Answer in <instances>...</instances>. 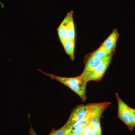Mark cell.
<instances>
[{
    "mask_svg": "<svg viewBox=\"0 0 135 135\" xmlns=\"http://www.w3.org/2000/svg\"><path fill=\"white\" fill-rule=\"evenodd\" d=\"M88 125L90 126L95 135H102L100 120L95 124H89Z\"/></svg>",
    "mask_w": 135,
    "mask_h": 135,
    "instance_id": "obj_12",
    "label": "cell"
},
{
    "mask_svg": "<svg viewBox=\"0 0 135 135\" xmlns=\"http://www.w3.org/2000/svg\"><path fill=\"white\" fill-rule=\"evenodd\" d=\"M118 104V118L123 122L129 130L132 131L135 126L133 122L130 107L122 100L118 93L116 94Z\"/></svg>",
    "mask_w": 135,
    "mask_h": 135,
    "instance_id": "obj_3",
    "label": "cell"
},
{
    "mask_svg": "<svg viewBox=\"0 0 135 135\" xmlns=\"http://www.w3.org/2000/svg\"><path fill=\"white\" fill-rule=\"evenodd\" d=\"M114 54H110L106 57L101 58H90L87 57L84 70L81 75L86 81L89 77L94 72L97 68L104 61L112 58Z\"/></svg>",
    "mask_w": 135,
    "mask_h": 135,
    "instance_id": "obj_6",
    "label": "cell"
},
{
    "mask_svg": "<svg viewBox=\"0 0 135 135\" xmlns=\"http://www.w3.org/2000/svg\"><path fill=\"white\" fill-rule=\"evenodd\" d=\"M29 133H30V135H38L35 133V131L33 129L32 127L31 126V128L29 130Z\"/></svg>",
    "mask_w": 135,
    "mask_h": 135,
    "instance_id": "obj_14",
    "label": "cell"
},
{
    "mask_svg": "<svg viewBox=\"0 0 135 135\" xmlns=\"http://www.w3.org/2000/svg\"><path fill=\"white\" fill-rule=\"evenodd\" d=\"M92 104L77 105L72 111L65 125L70 127L82 120L92 106Z\"/></svg>",
    "mask_w": 135,
    "mask_h": 135,
    "instance_id": "obj_5",
    "label": "cell"
},
{
    "mask_svg": "<svg viewBox=\"0 0 135 135\" xmlns=\"http://www.w3.org/2000/svg\"><path fill=\"white\" fill-rule=\"evenodd\" d=\"M131 114H132V118L134 122L135 126V109H133V108H131Z\"/></svg>",
    "mask_w": 135,
    "mask_h": 135,
    "instance_id": "obj_13",
    "label": "cell"
},
{
    "mask_svg": "<svg viewBox=\"0 0 135 135\" xmlns=\"http://www.w3.org/2000/svg\"><path fill=\"white\" fill-rule=\"evenodd\" d=\"M109 55H110L102 44L96 50L89 54L88 57L90 58H101L106 57Z\"/></svg>",
    "mask_w": 135,
    "mask_h": 135,
    "instance_id": "obj_10",
    "label": "cell"
},
{
    "mask_svg": "<svg viewBox=\"0 0 135 135\" xmlns=\"http://www.w3.org/2000/svg\"><path fill=\"white\" fill-rule=\"evenodd\" d=\"M73 12V11L68 12L57 29L59 38L62 44L68 40H75V26L74 22Z\"/></svg>",
    "mask_w": 135,
    "mask_h": 135,
    "instance_id": "obj_2",
    "label": "cell"
},
{
    "mask_svg": "<svg viewBox=\"0 0 135 135\" xmlns=\"http://www.w3.org/2000/svg\"><path fill=\"white\" fill-rule=\"evenodd\" d=\"M69 127L65 125L57 130L53 129L49 135H68Z\"/></svg>",
    "mask_w": 135,
    "mask_h": 135,
    "instance_id": "obj_11",
    "label": "cell"
},
{
    "mask_svg": "<svg viewBox=\"0 0 135 135\" xmlns=\"http://www.w3.org/2000/svg\"><path fill=\"white\" fill-rule=\"evenodd\" d=\"M119 35L118 29H114L102 44L109 55L114 53Z\"/></svg>",
    "mask_w": 135,
    "mask_h": 135,
    "instance_id": "obj_8",
    "label": "cell"
},
{
    "mask_svg": "<svg viewBox=\"0 0 135 135\" xmlns=\"http://www.w3.org/2000/svg\"><path fill=\"white\" fill-rule=\"evenodd\" d=\"M38 70L44 75L49 77L51 79L56 80L70 88L80 98L83 102L87 99L86 87L87 82L81 74L75 77H62L52 74L47 73L41 70Z\"/></svg>",
    "mask_w": 135,
    "mask_h": 135,
    "instance_id": "obj_1",
    "label": "cell"
},
{
    "mask_svg": "<svg viewBox=\"0 0 135 135\" xmlns=\"http://www.w3.org/2000/svg\"><path fill=\"white\" fill-rule=\"evenodd\" d=\"M75 40H70L62 44L65 53L69 56L71 60L74 61L75 58Z\"/></svg>",
    "mask_w": 135,
    "mask_h": 135,
    "instance_id": "obj_9",
    "label": "cell"
},
{
    "mask_svg": "<svg viewBox=\"0 0 135 135\" xmlns=\"http://www.w3.org/2000/svg\"><path fill=\"white\" fill-rule=\"evenodd\" d=\"M110 102L92 103V106L84 118L79 122L74 124L75 126H81L85 127L88 126L94 118L102 114L105 110L111 104Z\"/></svg>",
    "mask_w": 135,
    "mask_h": 135,
    "instance_id": "obj_4",
    "label": "cell"
},
{
    "mask_svg": "<svg viewBox=\"0 0 135 135\" xmlns=\"http://www.w3.org/2000/svg\"><path fill=\"white\" fill-rule=\"evenodd\" d=\"M112 58L104 61L88 78L87 82L92 81H99L102 80L112 61Z\"/></svg>",
    "mask_w": 135,
    "mask_h": 135,
    "instance_id": "obj_7",
    "label": "cell"
}]
</instances>
